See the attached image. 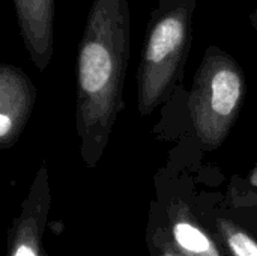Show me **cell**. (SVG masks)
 I'll return each mask as SVG.
<instances>
[{
    "instance_id": "cell-7",
    "label": "cell",
    "mask_w": 257,
    "mask_h": 256,
    "mask_svg": "<svg viewBox=\"0 0 257 256\" xmlns=\"http://www.w3.org/2000/svg\"><path fill=\"white\" fill-rule=\"evenodd\" d=\"M167 228L175 246L185 256H227L218 237L209 232L179 199L169 208Z\"/></svg>"
},
{
    "instance_id": "cell-9",
    "label": "cell",
    "mask_w": 257,
    "mask_h": 256,
    "mask_svg": "<svg viewBox=\"0 0 257 256\" xmlns=\"http://www.w3.org/2000/svg\"><path fill=\"white\" fill-rule=\"evenodd\" d=\"M148 246L152 256H185L175 246L169 228L161 223L151 225L148 232Z\"/></svg>"
},
{
    "instance_id": "cell-13",
    "label": "cell",
    "mask_w": 257,
    "mask_h": 256,
    "mask_svg": "<svg viewBox=\"0 0 257 256\" xmlns=\"http://www.w3.org/2000/svg\"><path fill=\"white\" fill-rule=\"evenodd\" d=\"M42 256H51V255H47V253H44V255H42Z\"/></svg>"
},
{
    "instance_id": "cell-11",
    "label": "cell",
    "mask_w": 257,
    "mask_h": 256,
    "mask_svg": "<svg viewBox=\"0 0 257 256\" xmlns=\"http://www.w3.org/2000/svg\"><path fill=\"white\" fill-rule=\"evenodd\" d=\"M250 23H251V26H253V29L256 30L257 33V8L250 14Z\"/></svg>"
},
{
    "instance_id": "cell-3",
    "label": "cell",
    "mask_w": 257,
    "mask_h": 256,
    "mask_svg": "<svg viewBox=\"0 0 257 256\" xmlns=\"http://www.w3.org/2000/svg\"><path fill=\"white\" fill-rule=\"evenodd\" d=\"M245 91V74L238 60L220 47L209 45L188 97L193 127L205 149H217L226 142L241 115Z\"/></svg>"
},
{
    "instance_id": "cell-10",
    "label": "cell",
    "mask_w": 257,
    "mask_h": 256,
    "mask_svg": "<svg viewBox=\"0 0 257 256\" xmlns=\"http://www.w3.org/2000/svg\"><path fill=\"white\" fill-rule=\"evenodd\" d=\"M248 184L253 186V187H257V164L254 166L253 172L250 174V177H248Z\"/></svg>"
},
{
    "instance_id": "cell-6",
    "label": "cell",
    "mask_w": 257,
    "mask_h": 256,
    "mask_svg": "<svg viewBox=\"0 0 257 256\" xmlns=\"http://www.w3.org/2000/svg\"><path fill=\"white\" fill-rule=\"evenodd\" d=\"M24 47L33 65L44 71L54 51V0H14Z\"/></svg>"
},
{
    "instance_id": "cell-12",
    "label": "cell",
    "mask_w": 257,
    "mask_h": 256,
    "mask_svg": "<svg viewBox=\"0 0 257 256\" xmlns=\"http://www.w3.org/2000/svg\"><path fill=\"white\" fill-rule=\"evenodd\" d=\"M182 0H157V6H167V5H173Z\"/></svg>"
},
{
    "instance_id": "cell-8",
    "label": "cell",
    "mask_w": 257,
    "mask_h": 256,
    "mask_svg": "<svg viewBox=\"0 0 257 256\" xmlns=\"http://www.w3.org/2000/svg\"><path fill=\"white\" fill-rule=\"evenodd\" d=\"M215 235L229 256H257V240L232 220H220Z\"/></svg>"
},
{
    "instance_id": "cell-5",
    "label": "cell",
    "mask_w": 257,
    "mask_h": 256,
    "mask_svg": "<svg viewBox=\"0 0 257 256\" xmlns=\"http://www.w3.org/2000/svg\"><path fill=\"white\" fill-rule=\"evenodd\" d=\"M36 103V88L18 66L0 65V148L11 149L23 134Z\"/></svg>"
},
{
    "instance_id": "cell-2",
    "label": "cell",
    "mask_w": 257,
    "mask_h": 256,
    "mask_svg": "<svg viewBox=\"0 0 257 256\" xmlns=\"http://www.w3.org/2000/svg\"><path fill=\"white\" fill-rule=\"evenodd\" d=\"M196 2L155 6L151 14L137 69V103L142 116L164 104L182 80L193 42Z\"/></svg>"
},
{
    "instance_id": "cell-1",
    "label": "cell",
    "mask_w": 257,
    "mask_h": 256,
    "mask_svg": "<svg viewBox=\"0 0 257 256\" xmlns=\"http://www.w3.org/2000/svg\"><path fill=\"white\" fill-rule=\"evenodd\" d=\"M130 47L128 0H92L78 45L75 110L80 152L87 169L102 158L123 109Z\"/></svg>"
},
{
    "instance_id": "cell-4",
    "label": "cell",
    "mask_w": 257,
    "mask_h": 256,
    "mask_svg": "<svg viewBox=\"0 0 257 256\" xmlns=\"http://www.w3.org/2000/svg\"><path fill=\"white\" fill-rule=\"evenodd\" d=\"M51 208L48 166L44 161L8 234V256H42V237Z\"/></svg>"
}]
</instances>
